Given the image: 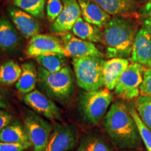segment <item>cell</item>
<instances>
[{
	"label": "cell",
	"instance_id": "14",
	"mask_svg": "<svg viewBox=\"0 0 151 151\" xmlns=\"http://www.w3.org/2000/svg\"><path fill=\"white\" fill-rule=\"evenodd\" d=\"M130 58L132 62L144 66L151 60V35L144 28L138 30Z\"/></svg>",
	"mask_w": 151,
	"mask_h": 151
},
{
	"label": "cell",
	"instance_id": "12",
	"mask_svg": "<svg viewBox=\"0 0 151 151\" xmlns=\"http://www.w3.org/2000/svg\"><path fill=\"white\" fill-rule=\"evenodd\" d=\"M7 12L17 30L24 38L31 39L40 32L41 24L35 16L14 5L8 6Z\"/></svg>",
	"mask_w": 151,
	"mask_h": 151
},
{
	"label": "cell",
	"instance_id": "35",
	"mask_svg": "<svg viewBox=\"0 0 151 151\" xmlns=\"http://www.w3.org/2000/svg\"><path fill=\"white\" fill-rule=\"evenodd\" d=\"M134 1H137V2L139 3V4H143V1H144L145 0H134Z\"/></svg>",
	"mask_w": 151,
	"mask_h": 151
},
{
	"label": "cell",
	"instance_id": "3",
	"mask_svg": "<svg viewBox=\"0 0 151 151\" xmlns=\"http://www.w3.org/2000/svg\"><path fill=\"white\" fill-rule=\"evenodd\" d=\"M37 86L49 98L66 105L74 92V74L66 65L57 72H50L41 66L37 67Z\"/></svg>",
	"mask_w": 151,
	"mask_h": 151
},
{
	"label": "cell",
	"instance_id": "36",
	"mask_svg": "<svg viewBox=\"0 0 151 151\" xmlns=\"http://www.w3.org/2000/svg\"><path fill=\"white\" fill-rule=\"evenodd\" d=\"M119 151H137V150H134L132 149H123V150H120Z\"/></svg>",
	"mask_w": 151,
	"mask_h": 151
},
{
	"label": "cell",
	"instance_id": "18",
	"mask_svg": "<svg viewBox=\"0 0 151 151\" xmlns=\"http://www.w3.org/2000/svg\"><path fill=\"white\" fill-rule=\"evenodd\" d=\"M21 37L18 30L4 16H0V50L10 52L15 51L21 43Z\"/></svg>",
	"mask_w": 151,
	"mask_h": 151
},
{
	"label": "cell",
	"instance_id": "27",
	"mask_svg": "<svg viewBox=\"0 0 151 151\" xmlns=\"http://www.w3.org/2000/svg\"><path fill=\"white\" fill-rule=\"evenodd\" d=\"M133 103L141 120L151 130V96L139 95Z\"/></svg>",
	"mask_w": 151,
	"mask_h": 151
},
{
	"label": "cell",
	"instance_id": "20",
	"mask_svg": "<svg viewBox=\"0 0 151 151\" xmlns=\"http://www.w3.org/2000/svg\"><path fill=\"white\" fill-rule=\"evenodd\" d=\"M22 73L16 83V88L20 93L26 94L35 90L37 84L38 72L35 62H27L21 65Z\"/></svg>",
	"mask_w": 151,
	"mask_h": 151
},
{
	"label": "cell",
	"instance_id": "24",
	"mask_svg": "<svg viewBox=\"0 0 151 151\" xmlns=\"http://www.w3.org/2000/svg\"><path fill=\"white\" fill-rule=\"evenodd\" d=\"M22 73V68L13 60H9L0 65V83L11 86L16 83Z\"/></svg>",
	"mask_w": 151,
	"mask_h": 151
},
{
	"label": "cell",
	"instance_id": "9",
	"mask_svg": "<svg viewBox=\"0 0 151 151\" xmlns=\"http://www.w3.org/2000/svg\"><path fill=\"white\" fill-rule=\"evenodd\" d=\"M24 104L41 116L50 120H61L62 113L59 107L39 90H35L24 94Z\"/></svg>",
	"mask_w": 151,
	"mask_h": 151
},
{
	"label": "cell",
	"instance_id": "28",
	"mask_svg": "<svg viewBox=\"0 0 151 151\" xmlns=\"http://www.w3.org/2000/svg\"><path fill=\"white\" fill-rule=\"evenodd\" d=\"M63 9V3L61 0H47L46 16L50 22H53L62 12Z\"/></svg>",
	"mask_w": 151,
	"mask_h": 151
},
{
	"label": "cell",
	"instance_id": "6",
	"mask_svg": "<svg viewBox=\"0 0 151 151\" xmlns=\"http://www.w3.org/2000/svg\"><path fill=\"white\" fill-rule=\"evenodd\" d=\"M22 119L33 151H45L53 125L29 109L24 111Z\"/></svg>",
	"mask_w": 151,
	"mask_h": 151
},
{
	"label": "cell",
	"instance_id": "1",
	"mask_svg": "<svg viewBox=\"0 0 151 151\" xmlns=\"http://www.w3.org/2000/svg\"><path fill=\"white\" fill-rule=\"evenodd\" d=\"M103 127L111 143L119 150L139 149L142 146L134 120L122 100L111 105L104 119Z\"/></svg>",
	"mask_w": 151,
	"mask_h": 151
},
{
	"label": "cell",
	"instance_id": "26",
	"mask_svg": "<svg viewBox=\"0 0 151 151\" xmlns=\"http://www.w3.org/2000/svg\"><path fill=\"white\" fill-rule=\"evenodd\" d=\"M15 6L37 18H42L46 0H12Z\"/></svg>",
	"mask_w": 151,
	"mask_h": 151
},
{
	"label": "cell",
	"instance_id": "25",
	"mask_svg": "<svg viewBox=\"0 0 151 151\" xmlns=\"http://www.w3.org/2000/svg\"><path fill=\"white\" fill-rule=\"evenodd\" d=\"M126 106H127V108L130 115L134 120L141 139L146 147L147 151H151V130L149 129L148 127L141 120L133 102L128 101L126 103Z\"/></svg>",
	"mask_w": 151,
	"mask_h": 151
},
{
	"label": "cell",
	"instance_id": "5",
	"mask_svg": "<svg viewBox=\"0 0 151 151\" xmlns=\"http://www.w3.org/2000/svg\"><path fill=\"white\" fill-rule=\"evenodd\" d=\"M113 100L110 90L100 89L80 92L78 107L83 118L88 123L97 124L104 118Z\"/></svg>",
	"mask_w": 151,
	"mask_h": 151
},
{
	"label": "cell",
	"instance_id": "37",
	"mask_svg": "<svg viewBox=\"0 0 151 151\" xmlns=\"http://www.w3.org/2000/svg\"><path fill=\"white\" fill-rule=\"evenodd\" d=\"M146 66V67H151V60L148 62V64H147Z\"/></svg>",
	"mask_w": 151,
	"mask_h": 151
},
{
	"label": "cell",
	"instance_id": "13",
	"mask_svg": "<svg viewBox=\"0 0 151 151\" xmlns=\"http://www.w3.org/2000/svg\"><path fill=\"white\" fill-rule=\"evenodd\" d=\"M50 53L65 54L60 39L49 35H38L30 39L27 48V54L30 57H36Z\"/></svg>",
	"mask_w": 151,
	"mask_h": 151
},
{
	"label": "cell",
	"instance_id": "29",
	"mask_svg": "<svg viewBox=\"0 0 151 151\" xmlns=\"http://www.w3.org/2000/svg\"><path fill=\"white\" fill-rule=\"evenodd\" d=\"M141 95L151 96V67L145 69L142 83L140 87Z\"/></svg>",
	"mask_w": 151,
	"mask_h": 151
},
{
	"label": "cell",
	"instance_id": "8",
	"mask_svg": "<svg viewBox=\"0 0 151 151\" xmlns=\"http://www.w3.org/2000/svg\"><path fill=\"white\" fill-rule=\"evenodd\" d=\"M78 132L74 124L57 122L45 151H71L78 145Z\"/></svg>",
	"mask_w": 151,
	"mask_h": 151
},
{
	"label": "cell",
	"instance_id": "4",
	"mask_svg": "<svg viewBox=\"0 0 151 151\" xmlns=\"http://www.w3.org/2000/svg\"><path fill=\"white\" fill-rule=\"evenodd\" d=\"M105 59L97 56L73 58L72 65L76 83L85 91L100 90L104 86L103 68Z\"/></svg>",
	"mask_w": 151,
	"mask_h": 151
},
{
	"label": "cell",
	"instance_id": "11",
	"mask_svg": "<svg viewBox=\"0 0 151 151\" xmlns=\"http://www.w3.org/2000/svg\"><path fill=\"white\" fill-rule=\"evenodd\" d=\"M63 9L50 27L52 33L69 32L76 20L81 16V10L77 0H62Z\"/></svg>",
	"mask_w": 151,
	"mask_h": 151
},
{
	"label": "cell",
	"instance_id": "2",
	"mask_svg": "<svg viewBox=\"0 0 151 151\" xmlns=\"http://www.w3.org/2000/svg\"><path fill=\"white\" fill-rule=\"evenodd\" d=\"M139 29V23L133 16L112 17L103 32L107 58L127 59L131 57L134 41Z\"/></svg>",
	"mask_w": 151,
	"mask_h": 151
},
{
	"label": "cell",
	"instance_id": "34",
	"mask_svg": "<svg viewBox=\"0 0 151 151\" xmlns=\"http://www.w3.org/2000/svg\"><path fill=\"white\" fill-rule=\"evenodd\" d=\"M141 24H142V27L146 29L151 35V17L143 18Z\"/></svg>",
	"mask_w": 151,
	"mask_h": 151
},
{
	"label": "cell",
	"instance_id": "33",
	"mask_svg": "<svg viewBox=\"0 0 151 151\" xmlns=\"http://www.w3.org/2000/svg\"><path fill=\"white\" fill-rule=\"evenodd\" d=\"M9 101L6 94L2 90L0 89V109H5L8 108Z\"/></svg>",
	"mask_w": 151,
	"mask_h": 151
},
{
	"label": "cell",
	"instance_id": "16",
	"mask_svg": "<svg viewBox=\"0 0 151 151\" xmlns=\"http://www.w3.org/2000/svg\"><path fill=\"white\" fill-rule=\"evenodd\" d=\"M81 7L82 18L86 22L104 28L111 17L92 0H77Z\"/></svg>",
	"mask_w": 151,
	"mask_h": 151
},
{
	"label": "cell",
	"instance_id": "17",
	"mask_svg": "<svg viewBox=\"0 0 151 151\" xmlns=\"http://www.w3.org/2000/svg\"><path fill=\"white\" fill-rule=\"evenodd\" d=\"M129 65L126 58H115L106 60L103 68L104 87L107 90H114L122 72Z\"/></svg>",
	"mask_w": 151,
	"mask_h": 151
},
{
	"label": "cell",
	"instance_id": "21",
	"mask_svg": "<svg viewBox=\"0 0 151 151\" xmlns=\"http://www.w3.org/2000/svg\"><path fill=\"white\" fill-rule=\"evenodd\" d=\"M71 31L73 35L83 40L104 43V33L101 29L86 22L82 17L76 20Z\"/></svg>",
	"mask_w": 151,
	"mask_h": 151
},
{
	"label": "cell",
	"instance_id": "22",
	"mask_svg": "<svg viewBox=\"0 0 151 151\" xmlns=\"http://www.w3.org/2000/svg\"><path fill=\"white\" fill-rule=\"evenodd\" d=\"M0 142L31 144L24 123L19 120L12 121L0 132Z\"/></svg>",
	"mask_w": 151,
	"mask_h": 151
},
{
	"label": "cell",
	"instance_id": "23",
	"mask_svg": "<svg viewBox=\"0 0 151 151\" xmlns=\"http://www.w3.org/2000/svg\"><path fill=\"white\" fill-rule=\"evenodd\" d=\"M35 58L39 66L52 73L60 71L67 63V55L62 53L46 54Z\"/></svg>",
	"mask_w": 151,
	"mask_h": 151
},
{
	"label": "cell",
	"instance_id": "31",
	"mask_svg": "<svg viewBox=\"0 0 151 151\" xmlns=\"http://www.w3.org/2000/svg\"><path fill=\"white\" fill-rule=\"evenodd\" d=\"M138 16L143 18L151 17V0H145L138 11Z\"/></svg>",
	"mask_w": 151,
	"mask_h": 151
},
{
	"label": "cell",
	"instance_id": "15",
	"mask_svg": "<svg viewBox=\"0 0 151 151\" xmlns=\"http://www.w3.org/2000/svg\"><path fill=\"white\" fill-rule=\"evenodd\" d=\"M110 16L138 15L140 4L134 0H92Z\"/></svg>",
	"mask_w": 151,
	"mask_h": 151
},
{
	"label": "cell",
	"instance_id": "32",
	"mask_svg": "<svg viewBox=\"0 0 151 151\" xmlns=\"http://www.w3.org/2000/svg\"><path fill=\"white\" fill-rule=\"evenodd\" d=\"M12 121V115L4 109H0V132Z\"/></svg>",
	"mask_w": 151,
	"mask_h": 151
},
{
	"label": "cell",
	"instance_id": "19",
	"mask_svg": "<svg viewBox=\"0 0 151 151\" xmlns=\"http://www.w3.org/2000/svg\"><path fill=\"white\" fill-rule=\"evenodd\" d=\"M112 145L101 132L92 130L81 138L76 151H112Z\"/></svg>",
	"mask_w": 151,
	"mask_h": 151
},
{
	"label": "cell",
	"instance_id": "7",
	"mask_svg": "<svg viewBox=\"0 0 151 151\" xmlns=\"http://www.w3.org/2000/svg\"><path fill=\"white\" fill-rule=\"evenodd\" d=\"M145 69L144 65L141 64L137 62L129 64L120 76L114 89L116 97L127 101L139 97Z\"/></svg>",
	"mask_w": 151,
	"mask_h": 151
},
{
	"label": "cell",
	"instance_id": "30",
	"mask_svg": "<svg viewBox=\"0 0 151 151\" xmlns=\"http://www.w3.org/2000/svg\"><path fill=\"white\" fill-rule=\"evenodd\" d=\"M32 147L29 143L0 142V151H24Z\"/></svg>",
	"mask_w": 151,
	"mask_h": 151
},
{
	"label": "cell",
	"instance_id": "10",
	"mask_svg": "<svg viewBox=\"0 0 151 151\" xmlns=\"http://www.w3.org/2000/svg\"><path fill=\"white\" fill-rule=\"evenodd\" d=\"M60 41L67 56L72 58L97 56L105 58L104 54L100 51L94 43L83 40L73 34L69 32L62 34Z\"/></svg>",
	"mask_w": 151,
	"mask_h": 151
}]
</instances>
